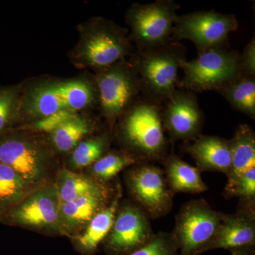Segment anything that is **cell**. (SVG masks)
Segmentation results:
<instances>
[{
	"mask_svg": "<svg viewBox=\"0 0 255 255\" xmlns=\"http://www.w3.org/2000/svg\"><path fill=\"white\" fill-rule=\"evenodd\" d=\"M76 112L68 110H62L55 113L40 119L34 125V128L40 131L53 132L64 124L76 117Z\"/></svg>",
	"mask_w": 255,
	"mask_h": 255,
	"instance_id": "30",
	"label": "cell"
},
{
	"mask_svg": "<svg viewBox=\"0 0 255 255\" xmlns=\"http://www.w3.org/2000/svg\"><path fill=\"white\" fill-rule=\"evenodd\" d=\"M162 115L171 142L189 141L201 135L204 115L194 92L177 88L162 105Z\"/></svg>",
	"mask_w": 255,
	"mask_h": 255,
	"instance_id": "11",
	"label": "cell"
},
{
	"mask_svg": "<svg viewBox=\"0 0 255 255\" xmlns=\"http://www.w3.org/2000/svg\"><path fill=\"white\" fill-rule=\"evenodd\" d=\"M60 90L69 110H83L95 100V87L81 80H74L60 83Z\"/></svg>",
	"mask_w": 255,
	"mask_h": 255,
	"instance_id": "25",
	"label": "cell"
},
{
	"mask_svg": "<svg viewBox=\"0 0 255 255\" xmlns=\"http://www.w3.org/2000/svg\"><path fill=\"white\" fill-rule=\"evenodd\" d=\"M16 94L11 90H0V132L9 123L16 109Z\"/></svg>",
	"mask_w": 255,
	"mask_h": 255,
	"instance_id": "31",
	"label": "cell"
},
{
	"mask_svg": "<svg viewBox=\"0 0 255 255\" xmlns=\"http://www.w3.org/2000/svg\"><path fill=\"white\" fill-rule=\"evenodd\" d=\"M60 201L56 187L43 188L33 193L15 209L16 222L36 228L59 226Z\"/></svg>",
	"mask_w": 255,
	"mask_h": 255,
	"instance_id": "14",
	"label": "cell"
},
{
	"mask_svg": "<svg viewBox=\"0 0 255 255\" xmlns=\"http://www.w3.org/2000/svg\"><path fill=\"white\" fill-rule=\"evenodd\" d=\"M234 110L255 119V77L242 75L218 90Z\"/></svg>",
	"mask_w": 255,
	"mask_h": 255,
	"instance_id": "22",
	"label": "cell"
},
{
	"mask_svg": "<svg viewBox=\"0 0 255 255\" xmlns=\"http://www.w3.org/2000/svg\"><path fill=\"white\" fill-rule=\"evenodd\" d=\"M109 138L106 135L92 137L77 145L72 155V163L77 168H83L95 163L103 157L108 149Z\"/></svg>",
	"mask_w": 255,
	"mask_h": 255,
	"instance_id": "27",
	"label": "cell"
},
{
	"mask_svg": "<svg viewBox=\"0 0 255 255\" xmlns=\"http://www.w3.org/2000/svg\"><path fill=\"white\" fill-rule=\"evenodd\" d=\"M179 6L173 0H157L148 4H134L127 14L131 28L130 39L137 51L159 48L172 41Z\"/></svg>",
	"mask_w": 255,
	"mask_h": 255,
	"instance_id": "4",
	"label": "cell"
},
{
	"mask_svg": "<svg viewBox=\"0 0 255 255\" xmlns=\"http://www.w3.org/2000/svg\"><path fill=\"white\" fill-rule=\"evenodd\" d=\"M183 78L179 88L194 93L218 91L243 75L241 54L227 46L218 47L181 65Z\"/></svg>",
	"mask_w": 255,
	"mask_h": 255,
	"instance_id": "3",
	"label": "cell"
},
{
	"mask_svg": "<svg viewBox=\"0 0 255 255\" xmlns=\"http://www.w3.org/2000/svg\"><path fill=\"white\" fill-rule=\"evenodd\" d=\"M201 171L219 172L228 175L231 170L229 140L214 135H203L194 139L185 147Z\"/></svg>",
	"mask_w": 255,
	"mask_h": 255,
	"instance_id": "15",
	"label": "cell"
},
{
	"mask_svg": "<svg viewBox=\"0 0 255 255\" xmlns=\"http://www.w3.org/2000/svg\"><path fill=\"white\" fill-rule=\"evenodd\" d=\"M239 23L234 14L214 11H199L178 15L172 41L189 40L198 55L212 48L226 46L230 33L237 31Z\"/></svg>",
	"mask_w": 255,
	"mask_h": 255,
	"instance_id": "6",
	"label": "cell"
},
{
	"mask_svg": "<svg viewBox=\"0 0 255 255\" xmlns=\"http://www.w3.org/2000/svg\"><path fill=\"white\" fill-rule=\"evenodd\" d=\"M166 179L171 190L175 193L200 194L208 190L203 181L201 170L193 167L179 156L167 154L162 161Z\"/></svg>",
	"mask_w": 255,
	"mask_h": 255,
	"instance_id": "16",
	"label": "cell"
},
{
	"mask_svg": "<svg viewBox=\"0 0 255 255\" xmlns=\"http://www.w3.org/2000/svg\"><path fill=\"white\" fill-rule=\"evenodd\" d=\"M127 185L135 204L150 219L163 217L172 210L174 194L158 166L147 162L134 164L128 174Z\"/></svg>",
	"mask_w": 255,
	"mask_h": 255,
	"instance_id": "7",
	"label": "cell"
},
{
	"mask_svg": "<svg viewBox=\"0 0 255 255\" xmlns=\"http://www.w3.org/2000/svg\"><path fill=\"white\" fill-rule=\"evenodd\" d=\"M150 219L135 204L119 206L112 229L105 240L108 255H128L153 237Z\"/></svg>",
	"mask_w": 255,
	"mask_h": 255,
	"instance_id": "10",
	"label": "cell"
},
{
	"mask_svg": "<svg viewBox=\"0 0 255 255\" xmlns=\"http://www.w3.org/2000/svg\"><path fill=\"white\" fill-rule=\"evenodd\" d=\"M130 63L136 70L144 97L163 104L179 86V70L186 58V48L171 41L159 48L136 51Z\"/></svg>",
	"mask_w": 255,
	"mask_h": 255,
	"instance_id": "2",
	"label": "cell"
},
{
	"mask_svg": "<svg viewBox=\"0 0 255 255\" xmlns=\"http://www.w3.org/2000/svg\"><path fill=\"white\" fill-rule=\"evenodd\" d=\"M134 53L130 38L123 29L98 20L85 33L80 54L86 65L103 70Z\"/></svg>",
	"mask_w": 255,
	"mask_h": 255,
	"instance_id": "9",
	"label": "cell"
},
{
	"mask_svg": "<svg viewBox=\"0 0 255 255\" xmlns=\"http://www.w3.org/2000/svg\"><path fill=\"white\" fill-rule=\"evenodd\" d=\"M232 166L228 177L227 184L255 167V134L250 126L242 124L229 140Z\"/></svg>",
	"mask_w": 255,
	"mask_h": 255,
	"instance_id": "18",
	"label": "cell"
},
{
	"mask_svg": "<svg viewBox=\"0 0 255 255\" xmlns=\"http://www.w3.org/2000/svg\"><path fill=\"white\" fill-rule=\"evenodd\" d=\"M122 196V189L119 186L110 205L105 206L92 218L87 224L86 231L78 238L77 246L82 254H94L107 237L113 226Z\"/></svg>",
	"mask_w": 255,
	"mask_h": 255,
	"instance_id": "17",
	"label": "cell"
},
{
	"mask_svg": "<svg viewBox=\"0 0 255 255\" xmlns=\"http://www.w3.org/2000/svg\"><path fill=\"white\" fill-rule=\"evenodd\" d=\"M65 109L69 110L60 83L45 84L35 87L26 98V112L40 119Z\"/></svg>",
	"mask_w": 255,
	"mask_h": 255,
	"instance_id": "21",
	"label": "cell"
},
{
	"mask_svg": "<svg viewBox=\"0 0 255 255\" xmlns=\"http://www.w3.org/2000/svg\"><path fill=\"white\" fill-rule=\"evenodd\" d=\"M241 68L243 75L255 77V41L253 38L245 48L241 55Z\"/></svg>",
	"mask_w": 255,
	"mask_h": 255,
	"instance_id": "32",
	"label": "cell"
},
{
	"mask_svg": "<svg viewBox=\"0 0 255 255\" xmlns=\"http://www.w3.org/2000/svg\"><path fill=\"white\" fill-rule=\"evenodd\" d=\"M128 255H179L171 233H155L147 244Z\"/></svg>",
	"mask_w": 255,
	"mask_h": 255,
	"instance_id": "29",
	"label": "cell"
},
{
	"mask_svg": "<svg viewBox=\"0 0 255 255\" xmlns=\"http://www.w3.org/2000/svg\"><path fill=\"white\" fill-rule=\"evenodd\" d=\"M255 246V207L242 206L236 214L222 215V220L214 237L201 255L214 250L230 252Z\"/></svg>",
	"mask_w": 255,
	"mask_h": 255,
	"instance_id": "12",
	"label": "cell"
},
{
	"mask_svg": "<svg viewBox=\"0 0 255 255\" xmlns=\"http://www.w3.org/2000/svg\"><path fill=\"white\" fill-rule=\"evenodd\" d=\"M27 182L6 164L0 163V204L16 202L24 196Z\"/></svg>",
	"mask_w": 255,
	"mask_h": 255,
	"instance_id": "26",
	"label": "cell"
},
{
	"mask_svg": "<svg viewBox=\"0 0 255 255\" xmlns=\"http://www.w3.org/2000/svg\"><path fill=\"white\" fill-rule=\"evenodd\" d=\"M162 105L142 96L122 116L119 135L128 152L140 162H162L167 155L169 140L162 121Z\"/></svg>",
	"mask_w": 255,
	"mask_h": 255,
	"instance_id": "1",
	"label": "cell"
},
{
	"mask_svg": "<svg viewBox=\"0 0 255 255\" xmlns=\"http://www.w3.org/2000/svg\"><path fill=\"white\" fill-rule=\"evenodd\" d=\"M87 121L75 117L52 132L55 147L61 152H68L78 145L80 139L90 132Z\"/></svg>",
	"mask_w": 255,
	"mask_h": 255,
	"instance_id": "24",
	"label": "cell"
},
{
	"mask_svg": "<svg viewBox=\"0 0 255 255\" xmlns=\"http://www.w3.org/2000/svg\"><path fill=\"white\" fill-rule=\"evenodd\" d=\"M97 88L102 113L110 122L122 117L141 93L140 79L133 65L122 61L101 72Z\"/></svg>",
	"mask_w": 255,
	"mask_h": 255,
	"instance_id": "8",
	"label": "cell"
},
{
	"mask_svg": "<svg viewBox=\"0 0 255 255\" xmlns=\"http://www.w3.org/2000/svg\"><path fill=\"white\" fill-rule=\"evenodd\" d=\"M222 215L204 199H194L184 204L176 216L171 232L179 255H201L214 237Z\"/></svg>",
	"mask_w": 255,
	"mask_h": 255,
	"instance_id": "5",
	"label": "cell"
},
{
	"mask_svg": "<svg viewBox=\"0 0 255 255\" xmlns=\"http://www.w3.org/2000/svg\"><path fill=\"white\" fill-rule=\"evenodd\" d=\"M226 197H238L243 206L255 207V167L250 169L238 177L234 182L226 184Z\"/></svg>",
	"mask_w": 255,
	"mask_h": 255,
	"instance_id": "28",
	"label": "cell"
},
{
	"mask_svg": "<svg viewBox=\"0 0 255 255\" xmlns=\"http://www.w3.org/2000/svg\"><path fill=\"white\" fill-rule=\"evenodd\" d=\"M231 255H255V246L231 251Z\"/></svg>",
	"mask_w": 255,
	"mask_h": 255,
	"instance_id": "33",
	"label": "cell"
},
{
	"mask_svg": "<svg viewBox=\"0 0 255 255\" xmlns=\"http://www.w3.org/2000/svg\"><path fill=\"white\" fill-rule=\"evenodd\" d=\"M105 196H84L70 202L60 204L59 226L75 230L88 224L99 211L107 206Z\"/></svg>",
	"mask_w": 255,
	"mask_h": 255,
	"instance_id": "19",
	"label": "cell"
},
{
	"mask_svg": "<svg viewBox=\"0 0 255 255\" xmlns=\"http://www.w3.org/2000/svg\"><path fill=\"white\" fill-rule=\"evenodd\" d=\"M140 162L136 157L128 151L112 152L105 154L92 164L91 172L98 182H108L124 169Z\"/></svg>",
	"mask_w": 255,
	"mask_h": 255,
	"instance_id": "23",
	"label": "cell"
},
{
	"mask_svg": "<svg viewBox=\"0 0 255 255\" xmlns=\"http://www.w3.org/2000/svg\"><path fill=\"white\" fill-rule=\"evenodd\" d=\"M56 189L60 204L84 196H109L108 189L102 183L67 169L60 172Z\"/></svg>",
	"mask_w": 255,
	"mask_h": 255,
	"instance_id": "20",
	"label": "cell"
},
{
	"mask_svg": "<svg viewBox=\"0 0 255 255\" xmlns=\"http://www.w3.org/2000/svg\"><path fill=\"white\" fill-rule=\"evenodd\" d=\"M46 162L43 151L26 139L11 137L0 141V163L14 169L28 184L41 179Z\"/></svg>",
	"mask_w": 255,
	"mask_h": 255,
	"instance_id": "13",
	"label": "cell"
}]
</instances>
